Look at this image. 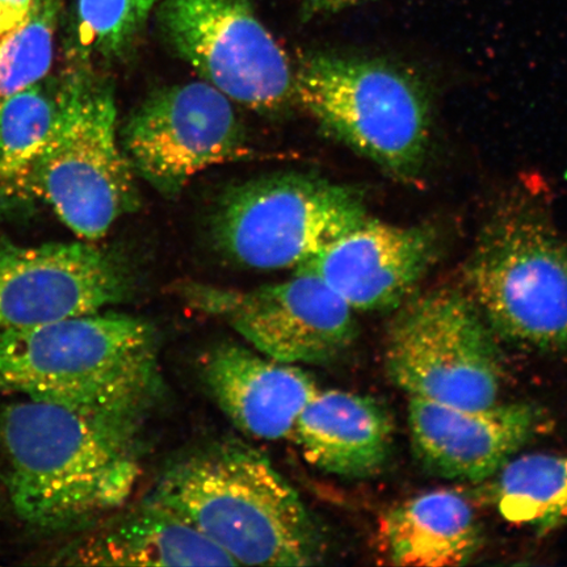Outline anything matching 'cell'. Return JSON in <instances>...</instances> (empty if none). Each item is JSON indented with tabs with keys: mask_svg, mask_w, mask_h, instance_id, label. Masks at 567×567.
Returning <instances> with one entry per match:
<instances>
[{
	"mask_svg": "<svg viewBox=\"0 0 567 567\" xmlns=\"http://www.w3.org/2000/svg\"><path fill=\"white\" fill-rule=\"evenodd\" d=\"M140 422L21 399L0 411V455L13 512L59 532L115 512L141 476Z\"/></svg>",
	"mask_w": 567,
	"mask_h": 567,
	"instance_id": "obj_1",
	"label": "cell"
},
{
	"mask_svg": "<svg viewBox=\"0 0 567 567\" xmlns=\"http://www.w3.org/2000/svg\"><path fill=\"white\" fill-rule=\"evenodd\" d=\"M159 389L157 336L144 319L101 311L0 331V394L140 422Z\"/></svg>",
	"mask_w": 567,
	"mask_h": 567,
	"instance_id": "obj_2",
	"label": "cell"
},
{
	"mask_svg": "<svg viewBox=\"0 0 567 567\" xmlns=\"http://www.w3.org/2000/svg\"><path fill=\"white\" fill-rule=\"evenodd\" d=\"M152 499L200 530L237 566H310L323 557L317 524L265 455L217 444L177 461Z\"/></svg>",
	"mask_w": 567,
	"mask_h": 567,
	"instance_id": "obj_3",
	"label": "cell"
},
{
	"mask_svg": "<svg viewBox=\"0 0 567 567\" xmlns=\"http://www.w3.org/2000/svg\"><path fill=\"white\" fill-rule=\"evenodd\" d=\"M293 101L395 179L420 176L430 152L431 105L408 69L371 56L309 54L295 70Z\"/></svg>",
	"mask_w": 567,
	"mask_h": 567,
	"instance_id": "obj_4",
	"label": "cell"
},
{
	"mask_svg": "<svg viewBox=\"0 0 567 567\" xmlns=\"http://www.w3.org/2000/svg\"><path fill=\"white\" fill-rule=\"evenodd\" d=\"M467 295L509 342L567 354V245L547 213L513 198L484 225L465 265Z\"/></svg>",
	"mask_w": 567,
	"mask_h": 567,
	"instance_id": "obj_5",
	"label": "cell"
},
{
	"mask_svg": "<svg viewBox=\"0 0 567 567\" xmlns=\"http://www.w3.org/2000/svg\"><path fill=\"white\" fill-rule=\"evenodd\" d=\"M81 68L61 83V111L51 142L28 181L39 197L82 239H101L138 207L134 173L117 144L113 91Z\"/></svg>",
	"mask_w": 567,
	"mask_h": 567,
	"instance_id": "obj_6",
	"label": "cell"
},
{
	"mask_svg": "<svg viewBox=\"0 0 567 567\" xmlns=\"http://www.w3.org/2000/svg\"><path fill=\"white\" fill-rule=\"evenodd\" d=\"M385 365L410 399L481 409L498 400L502 364L493 330L455 288L413 296L390 323Z\"/></svg>",
	"mask_w": 567,
	"mask_h": 567,
	"instance_id": "obj_7",
	"label": "cell"
},
{
	"mask_svg": "<svg viewBox=\"0 0 567 567\" xmlns=\"http://www.w3.org/2000/svg\"><path fill=\"white\" fill-rule=\"evenodd\" d=\"M368 217L358 189L311 175L276 174L229 189L213 218V234L237 264L297 268Z\"/></svg>",
	"mask_w": 567,
	"mask_h": 567,
	"instance_id": "obj_8",
	"label": "cell"
},
{
	"mask_svg": "<svg viewBox=\"0 0 567 567\" xmlns=\"http://www.w3.org/2000/svg\"><path fill=\"white\" fill-rule=\"evenodd\" d=\"M169 48L230 101L259 112L293 102L295 70L248 0H162Z\"/></svg>",
	"mask_w": 567,
	"mask_h": 567,
	"instance_id": "obj_9",
	"label": "cell"
},
{
	"mask_svg": "<svg viewBox=\"0 0 567 567\" xmlns=\"http://www.w3.org/2000/svg\"><path fill=\"white\" fill-rule=\"evenodd\" d=\"M179 293L190 308L228 323L255 351L280 363L324 364L357 339L353 309L317 275L255 289L188 282Z\"/></svg>",
	"mask_w": 567,
	"mask_h": 567,
	"instance_id": "obj_10",
	"label": "cell"
},
{
	"mask_svg": "<svg viewBox=\"0 0 567 567\" xmlns=\"http://www.w3.org/2000/svg\"><path fill=\"white\" fill-rule=\"evenodd\" d=\"M133 169L166 197L182 193L195 175L245 157L246 136L228 96L203 81L155 91L123 131Z\"/></svg>",
	"mask_w": 567,
	"mask_h": 567,
	"instance_id": "obj_11",
	"label": "cell"
},
{
	"mask_svg": "<svg viewBox=\"0 0 567 567\" xmlns=\"http://www.w3.org/2000/svg\"><path fill=\"white\" fill-rule=\"evenodd\" d=\"M132 289L125 264L92 244L0 247V331L101 313Z\"/></svg>",
	"mask_w": 567,
	"mask_h": 567,
	"instance_id": "obj_12",
	"label": "cell"
},
{
	"mask_svg": "<svg viewBox=\"0 0 567 567\" xmlns=\"http://www.w3.org/2000/svg\"><path fill=\"white\" fill-rule=\"evenodd\" d=\"M439 252L432 226L368 217L296 269L317 275L353 310L390 311L414 296Z\"/></svg>",
	"mask_w": 567,
	"mask_h": 567,
	"instance_id": "obj_13",
	"label": "cell"
},
{
	"mask_svg": "<svg viewBox=\"0 0 567 567\" xmlns=\"http://www.w3.org/2000/svg\"><path fill=\"white\" fill-rule=\"evenodd\" d=\"M543 416L527 403L481 409L410 399L409 427L414 455L434 476L492 478L540 430Z\"/></svg>",
	"mask_w": 567,
	"mask_h": 567,
	"instance_id": "obj_14",
	"label": "cell"
},
{
	"mask_svg": "<svg viewBox=\"0 0 567 567\" xmlns=\"http://www.w3.org/2000/svg\"><path fill=\"white\" fill-rule=\"evenodd\" d=\"M202 378L223 413L261 441L292 437L297 420L318 392L300 365L225 343L202 360Z\"/></svg>",
	"mask_w": 567,
	"mask_h": 567,
	"instance_id": "obj_15",
	"label": "cell"
},
{
	"mask_svg": "<svg viewBox=\"0 0 567 567\" xmlns=\"http://www.w3.org/2000/svg\"><path fill=\"white\" fill-rule=\"evenodd\" d=\"M392 416L368 395L319 390L297 420L293 437L307 463L344 478H367L388 463Z\"/></svg>",
	"mask_w": 567,
	"mask_h": 567,
	"instance_id": "obj_16",
	"label": "cell"
},
{
	"mask_svg": "<svg viewBox=\"0 0 567 567\" xmlns=\"http://www.w3.org/2000/svg\"><path fill=\"white\" fill-rule=\"evenodd\" d=\"M82 566H237L193 524L148 498L112 517L69 553Z\"/></svg>",
	"mask_w": 567,
	"mask_h": 567,
	"instance_id": "obj_17",
	"label": "cell"
},
{
	"mask_svg": "<svg viewBox=\"0 0 567 567\" xmlns=\"http://www.w3.org/2000/svg\"><path fill=\"white\" fill-rule=\"evenodd\" d=\"M379 544L392 565L461 566L482 548V530L463 495L435 491L390 508L380 520Z\"/></svg>",
	"mask_w": 567,
	"mask_h": 567,
	"instance_id": "obj_18",
	"label": "cell"
},
{
	"mask_svg": "<svg viewBox=\"0 0 567 567\" xmlns=\"http://www.w3.org/2000/svg\"><path fill=\"white\" fill-rule=\"evenodd\" d=\"M61 111V83L33 84L0 105V198H27L32 169L51 142Z\"/></svg>",
	"mask_w": 567,
	"mask_h": 567,
	"instance_id": "obj_19",
	"label": "cell"
},
{
	"mask_svg": "<svg viewBox=\"0 0 567 567\" xmlns=\"http://www.w3.org/2000/svg\"><path fill=\"white\" fill-rule=\"evenodd\" d=\"M492 496L507 522L548 535L567 523V455H524L495 474Z\"/></svg>",
	"mask_w": 567,
	"mask_h": 567,
	"instance_id": "obj_20",
	"label": "cell"
},
{
	"mask_svg": "<svg viewBox=\"0 0 567 567\" xmlns=\"http://www.w3.org/2000/svg\"><path fill=\"white\" fill-rule=\"evenodd\" d=\"M63 3L65 0H34L23 23L0 35V105L48 76Z\"/></svg>",
	"mask_w": 567,
	"mask_h": 567,
	"instance_id": "obj_21",
	"label": "cell"
},
{
	"mask_svg": "<svg viewBox=\"0 0 567 567\" xmlns=\"http://www.w3.org/2000/svg\"><path fill=\"white\" fill-rule=\"evenodd\" d=\"M157 0H76L74 52L90 60L116 61L132 51Z\"/></svg>",
	"mask_w": 567,
	"mask_h": 567,
	"instance_id": "obj_22",
	"label": "cell"
},
{
	"mask_svg": "<svg viewBox=\"0 0 567 567\" xmlns=\"http://www.w3.org/2000/svg\"><path fill=\"white\" fill-rule=\"evenodd\" d=\"M367 2H371V0H303L301 18L309 21L316 18L336 16V13Z\"/></svg>",
	"mask_w": 567,
	"mask_h": 567,
	"instance_id": "obj_23",
	"label": "cell"
},
{
	"mask_svg": "<svg viewBox=\"0 0 567 567\" xmlns=\"http://www.w3.org/2000/svg\"><path fill=\"white\" fill-rule=\"evenodd\" d=\"M34 0H0V35L17 28L30 16Z\"/></svg>",
	"mask_w": 567,
	"mask_h": 567,
	"instance_id": "obj_24",
	"label": "cell"
}]
</instances>
